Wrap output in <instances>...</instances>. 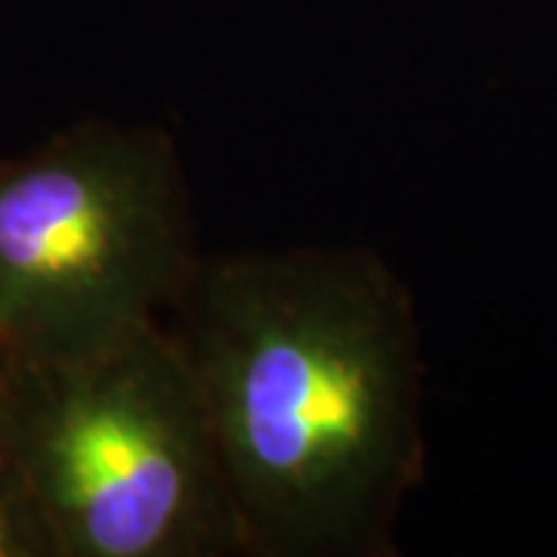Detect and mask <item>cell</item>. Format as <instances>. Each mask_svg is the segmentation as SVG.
<instances>
[{
  "label": "cell",
  "mask_w": 557,
  "mask_h": 557,
  "mask_svg": "<svg viewBox=\"0 0 557 557\" xmlns=\"http://www.w3.org/2000/svg\"><path fill=\"white\" fill-rule=\"evenodd\" d=\"M164 325L248 557H387L424 465L412 298L369 248L201 255Z\"/></svg>",
  "instance_id": "6da1fadb"
},
{
  "label": "cell",
  "mask_w": 557,
  "mask_h": 557,
  "mask_svg": "<svg viewBox=\"0 0 557 557\" xmlns=\"http://www.w3.org/2000/svg\"><path fill=\"white\" fill-rule=\"evenodd\" d=\"M0 440L57 557L245 555L211 421L164 319L81 357H0Z\"/></svg>",
  "instance_id": "7a4b0ae2"
},
{
  "label": "cell",
  "mask_w": 557,
  "mask_h": 557,
  "mask_svg": "<svg viewBox=\"0 0 557 557\" xmlns=\"http://www.w3.org/2000/svg\"><path fill=\"white\" fill-rule=\"evenodd\" d=\"M199 258L168 131H60L0 161V357H81L159 322Z\"/></svg>",
  "instance_id": "3957f363"
},
{
  "label": "cell",
  "mask_w": 557,
  "mask_h": 557,
  "mask_svg": "<svg viewBox=\"0 0 557 557\" xmlns=\"http://www.w3.org/2000/svg\"><path fill=\"white\" fill-rule=\"evenodd\" d=\"M0 557H57L53 536L3 440H0Z\"/></svg>",
  "instance_id": "277c9868"
}]
</instances>
